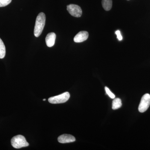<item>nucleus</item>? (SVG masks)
Returning <instances> with one entry per match:
<instances>
[{
    "label": "nucleus",
    "instance_id": "nucleus-1",
    "mask_svg": "<svg viewBox=\"0 0 150 150\" xmlns=\"http://www.w3.org/2000/svg\"><path fill=\"white\" fill-rule=\"evenodd\" d=\"M46 19V16L43 13H40L38 16L34 30V34L35 37H39L42 33L45 26Z\"/></svg>",
    "mask_w": 150,
    "mask_h": 150
},
{
    "label": "nucleus",
    "instance_id": "nucleus-2",
    "mask_svg": "<svg viewBox=\"0 0 150 150\" xmlns=\"http://www.w3.org/2000/svg\"><path fill=\"white\" fill-rule=\"evenodd\" d=\"M11 144L15 149H20L29 146L25 138L22 135H18L13 137L11 140Z\"/></svg>",
    "mask_w": 150,
    "mask_h": 150
},
{
    "label": "nucleus",
    "instance_id": "nucleus-3",
    "mask_svg": "<svg viewBox=\"0 0 150 150\" xmlns=\"http://www.w3.org/2000/svg\"><path fill=\"white\" fill-rule=\"evenodd\" d=\"M70 95L68 92H66L62 94L48 98V101L53 104L64 103L68 101L70 98Z\"/></svg>",
    "mask_w": 150,
    "mask_h": 150
},
{
    "label": "nucleus",
    "instance_id": "nucleus-4",
    "mask_svg": "<svg viewBox=\"0 0 150 150\" xmlns=\"http://www.w3.org/2000/svg\"><path fill=\"white\" fill-rule=\"evenodd\" d=\"M150 105V95L145 94L142 97L139 105V110L140 112H144L147 110Z\"/></svg>",
    "mask_w": 150,
    "mask_h": 150
},
{
    "label": "nucleus",
    "instance_id": "nucleus-5",
    "mask_svg": "<svg viewBox=\"0 0 150 150\" xmlns=\"http://www.w3.org/2000/svg\"><path fill=\"white\" fill-rule=\"evenodd\" d=\"M67 9L69 13L73 16L80 17L81 16L82 11L79 6L71 4L67 6Z\"/></svg>",
    "mask_w": 150,
    "mask_h": 150
},
{
    "label": "nucleus",
    "instance_id": "nucleus-6",
    "mask_svg": "<svg viewBox=\"0 0 150 150\" xmlns=\"http://www.w3.org/2000/svg\"><path fill=\"white\" fill-rule=\"evenodd\" d=\"M88 37V32L86 31H80L74 38V41L76 43H81L86 40Z\"/></svg>",
    "mask_w": 150,
    "mask_h": 150
},
{
    "label": "nucleus",
    "instance_id": "nucleus-7",
    "mask_svg": "<svg viewBox=\"0 0 150 150\" xmlns=\"http://www.w3.org/2000/svg\"><path fill=\"white\" fill-rule=\"evenodd\" d=\"M58 140L59 143L65 144L74 142L76 141V139L72 135L69 134H63L59 137Z\"/></svg>",
    "mask_w": 150,
    "mask_h": 150
},
{
    "label": "nucleus",
    "instance_id": "nucleus-8",
    "mask_svg": "<svg viewBox=\"0 0 150 150\" xmlns=\"http://www.w3.org/2000/svg\"><path fill=\"white\" fill-rule=\"evenodd\" d=\"M56 35L54 33H48L46 38V45L48 47H51L54 46L56 40Z\"/></svg>",
    "mask_w": 150,
    "mask_h": 150
},
{
    "label": "nucleus",
    "instance_id": "nucleus-9",
    "mask_svg": "<svg viewBox=\"0 0 150 150\" xmlns=\"http://www.w3.org/2000/svg\"><path fill=\"white\" fill-rule=\"evenodd\" d=\"M103 7L105 11L110 10L112 7V0H102Z\"/></svg>",
    "mask_w": 150,
    "mask_h": 150
},
{
    "label": "nucleus",
    "instance_id": "nucleus-10",
    "mask_svg": "<svg viewBox=\"0 0 150 150\" xmlns=\"http://www.w3.org/2000/svg\"><path fill=\"white\" fill-rule=\"evenodd\" d=\"M122 102L121 99L119 98H115L113 100L112 103V109L116 110L121 107Z\"/></svg>",
    "mask_w": 150,
    "mask_h": 150
},
{
    "label": "nucleus",
    "instance_id": "nucleus-11",
    "mask_svg": "<svg viewBox=\"0 0 150 150\" xmlns=\"http://www.w3.org/2000/svg\"><path fill=\"white\" fill-rule=\"evenodd\" d=\"M6 47L2 40L0 38V59L4 58L6 55Z\"/></svg>",
    "mask_w": 150,
    "mask_h": 150
},
{
    "label": "nucleus",
    "instance_id": "nucleus-12",
    "mask_svg": "<svg viewBox=\"0 0 150 150\" xmlns=\"http://www.w3.org/2000/svg\"><path fill=\"white\" fill-rule=\"evenodd\" d=\"M11 1L12 0H0V7L8 5L10 4Z\"/></svg>",
    "mask_w": 150,
    "mask_h": 150
},
{
    "label": "nucleus",
    "instance_id": "nucleus-13",
    "mask_svg": "<svg viewBox=\"0 0 150 150\" xmlns=\"http://www.w3.org/2000/svg\"><path fill=\"white\" fill-rule=\"evenodd\" d=\"M105 89L106 93L108 95V96L110 97V98H112V99H113V98H115V95L111 92V91H110V90H109V89L107 87H105Z\"/></svg>",
    "mask_w": 150,
    "mask_h": 150
},
{
    "label": "nucleus",
    "instance_id": "nucleus-14",
    "mask_svg": "<svg viewBox=\"0 0 150 150\" xmlns=\"http://www.w3.org/2000/svg\"><path fill=\"white\" fill-rule=\"evenodd\" d=\"M115 34L117 35V38L119 40H121L123 39V37L121 35V32L120 30H116L115 32Z\"/></svg>",
    "mask_w": 150,
    "mask_h": 150
},
{
    "label": "nucleus",
    "instance_id": "nucleus-15",
    "mask_svg": "<svg viewBox=\"0 0 150 150\" xmlns=\"http://www.w3.org/2000/svg\"><path fill=\"white\" fill-rule=\"evenodd\" d=\"M43 100H46V99H43Z\"/></svg>",
    "mask_w": 150,
    "mask_h": 150
}]
</instances>
